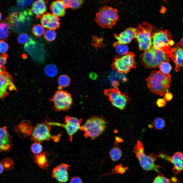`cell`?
Listing matches in <instances>:
<instances>
[{"label": "cell", "instance_id": "681fc988", "mask_svg": "<svg viewBox=\"0 0 183 183\" xmlns=\"http://www.w3.org/2000/svg\"><path fill=\"white\" fill-rule=\"evenodd\" d=\"M5 70L4 66H2L0 65V74L5 72Z\"/></svg>", "mask_w": 183, "mask_h": 183}, {"label": "cell", "instance_id": "f6af8a7d", "mask_svg": "<svg viewBox=\"0 0 183 183\" xmlns=\"http://www.w3.org/2000/svg\"><path fill=\"white\" fill-rule=\"evenodd\" d=\"M17 3L18 6L20 8H23L26 6L24 0H18Z\"/></svg>", "mask_w": 183, "mask_h": 183}, {"label": "cell", "instance_id": "816d5d0a", "mask_svg": "<svg viewBox=\"0 0 183 183\" xmlns=\"http://www.w3.org/2000/svg\"><path fill=\"white\" fill-rule=\"evenodd\" d=\"M161 10L162 11V13H163L165 12L166 10V9H165V8L163 7L162 8V9H161Z\"/></svg>", "mask_w": 183, "mask_h": 183}, {"label": "cell", "instance_id": "1f68e13d", "mask_svg": "<svg viewBox=\"0 0 183 183\" xmlns=\"http://www.w3.org/2000/svg\"><path fill=\"white\" fill-rule=\"evenodd\" d=\"M4 169L9 171L12 169L14 166L13 161L12 158H8L3 159L1 163Z\"/></svg>", "mask_w": 183, "mask_h": 183}, {"label": "cell", "instance_id": "60d3db41", "mask_svg": "<svg viewBox=\"0 0 183 183\" xmlns=\"http://www.w3.org/2000/svg\"><path fill=\"white\" fill-rule=\"evenodd\" d=\"M7 57V55L6 53L2 54L0 56V65L4 66L6 63Z\"/></svg>", "mask_w": 183, "mask_h": 183}, {"label": "cell", "instance_id": "cb8c5ba5", "mask_svg": "<svg viewBox=\"0 0 183 183\" xmlns=\"http://www.w3.org/2000/svg\"><path fill=\"white\" fill-rule=\"evenodd\" d=\"M128 100L126 95L121 94L111 102L113 106L122 110L125 108Z\"/></svg>", "mask_w": 183, "mask_h": 183}, {"label": "cell", "instance_id": "c3c4849f", "mask_svg": "<svg viewBox=\"0 0 183 183\" xmlns=\"http://www.w3.org/2000/svg\"><path fill=\"white\" fill-rule=\"evenodd\" d=\"M175 46L178 47L183 46V37L181 39L180 41L176 44Z\"/></svg>", "mask_w": 183, "mask_h": 183}, {"label": "cell", "instance_id": "ab89813d", "mask_svg": "<svg viewBox=\"0 0 183 183\" xmlns=\"http://www.w3.org/2000/svg\"><path fill=\"white\" fill-rule=\"evenodd\" d=\"M9 48L7 43L4 41L0 40V53L5 54Z\"/></svg>", "mask_w": 183, "mask_h": 183}, {"label": "cell", "instance_id": "bcb514c9", "mask_svg": "<svg viewBox=\"0 0 183 183\" xmlns=\"http://www.w3.org/2000/svg\"><path fill=\"white\" fill-rule=\"evenodd\" d=\"M115 138V143L116 145H117L118 143L122 142L123 141V139L119 137L116 136Z\"/></svg>", "mask_w": 183, "mask_h": 183}, {"label": "cell", "instance_id": "b9f144b4", "mask_svg": "<svg viewBox=\"0 0 183 183\" xmlns=\"http://www.w3.org/2000/svg\"><path fill=\"white\" fill-rule=\"evenodd\" d=\"M166 104V102L165 100L163 99H158L156 101V104L159 107L164 106Z\"/></svg>", "mask_w": 183, "mask_h": 183}, {"label": "cell", "instance_id": "f1b7e54d", "mask_svg": "<svg viewBox=\"0 0 183 183\" xmlns=\"http://www.w3.org/2000/svg\"><path fill=\"white\" fill-rule=\"evenodd\" d=\"M116 51L119 55H123L128 52L129 48L126 44L120 43L117 42L114 43Z\"/></svg>", "mask_w": 183, "mask_h": 183}, {"label": "cell", "instance_id": "74e56055", "mask_svg": "<svg viewBox=\"0 0 183 183\" xmlns=\"http://www.w3.org/2000/svg\"><path fill=\"white\" fill-rule=\"evenodd\" d=\"M128 168V167H123L121 164H120L116 166L113 169L110 173L106 175H108V174H123Z\"/></svg>", "mask_w": 183, "mask_h": 183}, {"label": "cell", "instance_id": "d6986e66", "mask_svg": "<svg viewBox=\"0 0 183 183\" xmlns=\"http://www.w3.org/2000/svg\"><path fill=\"white\" fill-rule=\"evenodd\" d=\"M41 23L44 28L48 29H55L59 26L58 17L49 13L44 14L41 18Z\"/></svg>", "mask_w": 183, "mask_h": 183}, {"label": "cell", "instance_id": "f5cc1de1", "mask_svg": "<svg viewBox=\"0 0 183 183\" xmlns=\"http://www.w3.org/2000/svg\"><path fill=\"white\" fill-rule=\"evenodd\" d=\"M2 18V15L1 13L0 12V21Z\"/></svg>", "mask_w": 183, "mask_h": 183}, {"label": "cell", "instance_id": "ffe728a7", "mask_svg": "<svg viewBox=\"0 0 183 183\" xmlns=\"http://www.w3.org/2000/svg\"><path fill=\"white\" fill-rule=\"evenodd\" d=\"M170 57L175 64L176 72H178L181 67L183 68V48L175 46L172 49Z\"/></svg>", "mask_w": 183, "mask_h": 183}, {"label": "cell", "instance_id": "3957f363", "mask_svg": "<svg viewBox=\"0 0 183 183\" xmlns=\"http://www.w3.org/2000/svg\"><path fill=\"white\" fill-rule=\"evenodd\" d=\"M144 146L140 141H137V144L133 148V151L135 154L142 168L146 171H154L160 175H162L158 170L162 167L155 163L157 156L153 153L147 155L144 152Z\"/></svg>", "mask_w": 183, "mask_h": 183}, {"label": "cell", "instance_id": "ac0fdd59", "mask_svg": "<svg viewBox=\"0 0 183 183\" xmlns=\"http://www.w3.org/2000/svg\"><path fill=\"white\" fill-rule=\"evenodd\" d=\"M33 127L30 120H24L17 125L14 130L20 138L23 139L30 136Z\"/></svg>", "mask_w": 183, "mask_h": 183}, {"label": "cell", "instance_id": "8992f818", "mask_svg": "<svg viewBox=\"0 0 183 183\" xmlns=\"http://www.w3.org/2000/svg\"><path fill=\"white\" fill-rule=\"evenodd\" d=\"M52 126L49 125L47 120L42 123H38L33 127L30 137L32 140L40 143L44 141L50 140L55 142H58L60 140L61 133L57 135H52L50 130Z\"/></svg>", "mask_w": 183, "mask_h": 183}, {"label": "cell", "instance_id": "9a60e30c", "mask_svg": "<svg viewBox=\"0 0 183 183\" xmlns=\"http://www.w3.org/2000/svg\"><path fill=\"white\" fill-rule=\"evenodd\" d=\"M55 156L53 154L44 151L42 153L34 155L35 162L42 170H47L55 159Z\"/></svg>", "mask_w": 183, "mask_h": 183}, {"label": "cell", "instance_id": "277c9868", "mask_svg": "<svg viewBox=\"0 0 183 183\" xmlns=\"http://www.w3.org/2000/svg\"><path fill=\"white\" fill-rule=\"evenodd\" d=\"M107 123L102 117L93 116L80 126L79 130L84 132V136L86 138H90L92 140H94L103 132Z\"/></svg>", "mask_w": 183, "mask_h": 183}, {"label": "cell", "instance_id": "d590c367", "mask_svg": "<svg viewBox=\"0 0 183 183\" xmlns=\"http://www.w3.org/2000/svg\"><path fill=\"white\" fill-rule=\"evenodd\" d=\"M153 125L154 127L157 129L161 130L164 127L165 123L164 120L161 118H157L154 120Z\"/></svg>", "mask_w": 183, "mask_h": 183}, {"label": "cell", "instance_id": "4316f807", "mask_svg": "<svg viewBox=\"0 0 183 183\" xmlns=\"http://www.w3.org/2000/svg\"><path fill=\"white\" fill-rule=\"evenodd\" d=\"M70 79L67 75L63 74L60 75L58 79V83L59 86V89H61L62 88L68 86L70 84Z\"/></svg>", "mask_w": 183, "mask_h": 183}, {"label": "cell", "instance_id": "8fae6325", "mask_svg": "<svg viewBox=\"0 0 183 183\" xmlns=\"http://www.w3.org/2000/svg\"><path fill=\"white\" fill-rule=\"evenodd\" d=\"M171 35L166 30L155 32L154 34L152 41V47L162 50H165L171 48L169 42Z\"/></svg>", "mask_w": 183, "mask_h": 183}, {"label": "cell", "instance_id": "83f0119b", "mask_svg": "<svg viewBox=\"0 0 183 183\" xmlns=\"http://www.w3.org/2000/svg\"><path fill=\"white\" fill-rule=\"evenodd\" d=\"M66 8L76 9L82 4L83 1L81 0H65L62 1Z\"/></svg>", "mask_w": 183, "mask_h": 183}, {"label": "cell", "instance_id": "2e32d148", "mask_svg": "<svg viewBox=\"0 0 183 183\" xmlns=\"http://www.w3.org/2000/svg\"><path fill=\"white\" fill-rule=\"evenodd\" d=\"M12 147V137L10 135L6 126L0 127V153L8 152Z\"/></svg>", "mask_w": 183, "mask_h": 183}, {"label": "cell", "instance_id": "db71d44e", "mask_svg": "<svg viewBox=\"0 0 183 183\" xmlns=\"http://www.w3.org/2000/svg\"></svg>", "mask_w": 183, "mask_h": 183}, {"label": "cell", "instance_id": "d6a6232c", "mask_svg": "<svg viewBox=\"0 0 183 183\" xmlns=\"http://www.w3.org/2000/svg\"><path fill=\"white\" fill-rule=\"evenodd\" d=\"M45 39L47 41H51L55 39L56 33L54 30L48 29L44 34Z\"/></svg>", "mask_w": 183, "mask_h": 183}, {"label": "cell", "instance_id": "ba28073f", "mask_svg": "<svg viewBox=\"0 0 183 183\" xmlns=\"http://www.w3.org/2000/svg\"><path fill=\"white\" fill-rule=\"evenodd\" d=\"M50 100L53 103V110L57 112L65 111L69 109L73 102L71 95L67 91L61 89L55 92Z\"/></svg>", "mask_w": 183, "mask_h": 183}, {"label": "cell", "instance_id": "9c48e42d", "mask_svg": "<svg viewBox=\"0 0 183 183\" xmlns=\"http://www.w3.org/2000/svg\"><path fill=\"white\" fill-rule=\"evenodd\" d=\"M135 55L132 52H128L121 57L115 58L113 64V68L119 73H127L136 67Z\"/></svg>", "mask_w": 183, "mask_h": 183}, {"label": "cell", "instance_id": "4fadbf2b", "mask_svg": "<svg viewBox=\"0 0 183 183\" xmlns=\"http://www.w3.org/2000/svg\"><path fill=\"white\" fill-rule=\"evenodd\" d=\"M17 90L11 77L6 72L0 74V98L3 99L7 95L8 91Z\"/></svg>", "mask_w": 183, "mask_h": 183}, {"label": "cell", "instance_id": "8d00e7d4", "mask_svg": "<svg viewBox=\"0 0 183 183\" xmlns=\"http://www.w3.org/2000/svg\"><path fill=\"white\" fill-rule=\"evenodd\" d=\"M153 183H173L171 180L165 177L163 175H159L156 177L153 180Z\"/></svg>", "mask_w": 183, "mask_h": 183}, {"label": "cell", "instance_id": "7402d4cb", "mask_svg": "<svg viewBox=\"0 0 183 183\" xmlns=\"http://www.w3.org/2000/svg\"><path fill=\"white\" fill-rule=\"evenodd\" d=\"M50 8L53 14L58 17L65 14L66 7L62 1H57L52 3Z\"/></svg>", "mask_w": 183, "mask_h": 183}, {"label": "cell", "instance_id": "5b68a950", "mask_svg": "<svg viewBox=\"0 0 183 183\" xmlns=\"http://www.w3.org/2000/svg\"><path fill=\"white\" fill-rule=\"evenodd\" d=\"M136 37L140 50L146 51L152 47V38L156 32L154 27L147 22L139 25Z\"/></svg>", "mask_w": 183, "mask_h": 183}, {"label": "cell", "instance_id": "d4e9b609", "mask_svg": "<svg viewBox=\"0 0 183 183\" xmlns=\"http://www.w3.org/2000/svg\"><path fill=\"white\" fill-rule=\"evenodd\" d=\"M44 72L45 75L49 77L55 76L58 73V69L56 66L52 64L47 65L44 69Z\"/></svg>", "mask_w": 183, "mask_h": 183}, {"label": "cell", "instance_id": "5bb4252c", "mask_svg": "<svg viewBox=\"0 0 183 183\" xmlns=\"http://www.w3.org/2000/svg\"><path fill=\"white\" fill-rule=\"evenodd\" d=\"M70 165L62 163L55 167L53 169L51 176L59 183H64L67 181L69 179L68 171Z\"/></svg>", "mask_w": 183, "mask_h": 183}, {"label": "cell", "instance_id": "603a6c76", "mask_svg": "<svg viewBox=\"0 0 183 183\" xmlns=\"http://www.w3.org/2000/svg\"><path fill=\"white\" fill-rule=\"evenodd\" d=\"M46 10L47 6L44 1L39 0L34 2L31 11L36 16L39 17L43 15Z\"/></svg>", "mask_w": 183, "mask_h": 183}, {"label": "cell", "instance_id": "e0dca14e", "mask_svg": "<svg viewBox=\"0 0 183 183\" xmlns=\"http://www.w3.org/2000/svg\"><path fill=\"white\" fill-rule=\"evenodd\" d=\"M136 29L130 27L125 29L115 37L118 43L126 44L130 43L133 39L136 38L137 35Z\"/></svg>", "mask_w": 183, "mask_h": 183}, {"label": "cell", "instance_id": "f546056e", "mask_svg": "<svg viewBox=\"0 0 183 183\" xmlns=\"http://www.w3.org/2000/svg\"><path fill=\"white\" fill-rule=\"evenodd\" d=\"M45 31L44 27L41 25L39 24L34 25L32 29L33 34L37 37L43 35Z\"/></svg>", "mask_w": 183, "mask_h": 183}, {"label": "cell", "instance_id": "836d02e7", "mask_svg": "<svg viewBox=\"0 0 183 183\" xmlns=\"http://www.w3.org/2000/svg\"><path fill=\"white\" fill-rule=\"evenodd\" d=\"M105 93L108 96L110 100L112 101L121 94L118 89H112L106 91Z\"/></svg>", "mask_w": 183, "mask_h": 183}, {"label": "cell", "instance_id": "484cf974", "mask_svg": "<svg viewBox=\"0 0 183 183\" xmlns=\"http://www.w3.org/2000/svg\"><path fill=\"white\" fill-rule=\"evenodd\" d=\"M122 152L118 147H115L112 148L109 152L110 157L113 161L118 160L122 157Z\"/></svg>", "mask_w": 183, "mask_h": 183}, {"label": "cell", "instance_id": "4dcf8cb0", "mask_svg": "<svg viewBox=\"0 0 183 183\" xmlns=\"http://www.w3.org/2000/svg\"><path fill=\"white\" fill-rule=\"evenodd\" d=\"M158 67L160 71L165 74H169L172 69L169 62L167 61L162 62L159 65Z\"/></svg>", "mask_w": 183, "mask_h": 183}, {"label": "cell", "instance_id": "44dd1931", "mask_svg": "<svg viewBox=\"0 0 183 183\" xmlns=\"http://www.w3.org/2000/svg\"><path fill=\"white\" fill-rule=\"evenodd\" d=\"M12 26L8 17L0 23V40L4 41L8 39Z\"/></svg>", "mask_w": 183, "mask_h": 183}, {"label": "cell", "instance_id": "7dc6e473", "mask_svg": "<svg viewBox=\"0 0 183 183\" xmlns=\"http://www.w3.org/2000/svg\"><path fill=\"white\" fill-rule=\"evenodd\" d=\"M89 76L91 79L94 80L97 78V75L95 73L92 72L89 74Z\"/></svg>", "mask_w": 183, "mask_h": 183}, {"label": "cell", "instance_id": "f35d334b", "mask_svg": "<svg viewBox=\"0 0 183 183\" xmlns=\"http://www.w3.org/2000/svg\"><path fill=\"white\" fill-rule=\"evenodd\" d=\"M29 39L28 36L26 34L21 33L18 35L17 40L20 44H25L28 42Z\"/></svg>", "mask_w": 183, "mask_h": 183}, {"label": "cell", "instance_id": "7a4b0ae2", "mask_svg": "<svg viewBox=\"0 0 183 183\" xmlns=\"http://www.w3.org/2000/svg\"><path fill=\"white\" fill-rule=\"evenodd\" d=\"M148 88L152 93L160 96L167 91L171 84V76L160 71H154L146 80Z\"/></svg>", "mask_w": 183, "mask_h": 183}, {"label": "cell", "instance_id": "e575fe53", "mask_svg": "<svg viewBox=\"0 0 183 183\" xmlns=\"http://www.w3.org/2000/svg\"><path fill=\"white\" fill-rule=\"evenodd\" d=\"M30 150L35 155H39L42 152V146L40 143L35 142L31 145Z\"/></svg>", "mask_w": 183, "mask_h": 183}, {"label": "cell", "instance_id": "ee69618b", "mask_svg": "<svg viewBox=\"0 0 183 183\" xmlns=\"http://www.w3.org/2000/svg\"><path fill=\"white\" fill-rule=\"evenodd\" d=\"M164 100L167 101H170L173 97L172 94L170 92H166L164 96Z\"/></svg>", "mask_w": 183, "mask_h": 183}, {"label": "cell", "instance_id": "7bdbcfd3", "mask_svg": "<svg viewBox=\"0 0 183 183\" xmlns=\"http://www.w3.org/2000/svg\"><path fill=\"white\" fill-rule=\"evenodd\" d=\"M70 183H83V182L80 177L75 176L72 177L71 179Z\"/></svg>", "mask_w": 183, "mask_h": 183}, {"label": "cell", "instance_id": "6da1fadb", "mask_svg": "<svg viewBox=\"0 0 183 183\" xmlns=\"http://www.w3.org/2000/svg\"><path fill=\"white\" fill-rule=\"evenodd\" d=\"M172 49L162 50L151 47L140 55V63L144 67L149 68L158 66L164 61L169 62Z\"/></svg>", "mask_w": 183, "mask_h": 183}, {"label": "cell", "instance_id": "30bf717a", "mask_svg": "<svg viewBox=\"0 0 183 183\" xmlns=\"http://www.w3.org/2000/svg\"><path fill=\"white\" fill-rule=\"evenodd\" d=\"M65 124L50 120L48 121L47 120V124L51 126H58L64 128L67 132L69 141H71L73 135L79 130L82 119V118L78 119L76 118L67 115L65 117Z\"/></svg>", "mask_w": 183, "mask_h": 183}, {"label": "cell", "instance_id": "52a82bcc", "mask_svg": "<svg viewBox=\"0 0 183 183\" xmlns=\"http://www.w3.org/2000/svg\"><path fill=\"white\" fill-rule=\"evenodd\" d=\"M117 10L112 7L104 6L100 8L96 14V21L104 28H111L118 20Z\"/></svg>", "mask_w": 183, "mask_h": 183}, {"label": "cell", "instance_id": "f907efd6", "mask_svg": "<svg viewBox=\"0 0 183 183\" xmlns=\"http://www.w3.org/2000/svg\"><path fill=\"white\" fill-rule=\"evenodd\" d=\"M3 167L1 163L0 162V174L3 173Z\"/></svg>", "mask_w": 183, "mask_h": 183}, {"label": "cell", "instance_id": "7c38bea8", "mask_svg": "<svg viewBox=\"0 0 183 183\" xmlns=\"http://www.w3.org/2000/svg\"><path fill=\"white\" fill-rule=\"evenodd\" d=\"M158 157L172 163L174 165L173 171L175 174H178L183 171V153L177 152L172 156L162 152L159 153Z\"/></svg>", "mask_w": 183, "mask_h": 183}]
</instances>
